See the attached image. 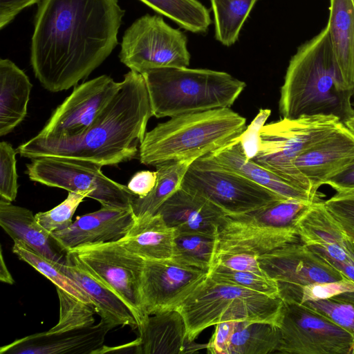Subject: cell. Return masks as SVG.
<instances>
[{"label":"cell","instance_id":"cell-37","mask_svg":"<svg viewBox=\"0 0 354 354\" xmlns=\"http://www.w3.org/2000/svg\"><path fill=\"white\" fill-rule=\"evenodd\" d=\"M302 304L331 320L354 337V291Z\"/></svg>","mask_w":354,"mask_h":354},{"label":"cell","instance_id":"cell-6","mask_svg":"<svg viewBox=\"0 0 354 354\" xmlns=\"http://www.w3.org/2000/svg\"><path fill=\"white\" fill-rule=\"evenodd\" d=\"M283 301L208 276L176 308L192 343L207 328L223 322H260L279 326Z\"/></svg>","mask_w":354,"mask_h":354},{"label":"cell","instance_id":"cell-24","mask_svg":"<svg viewBox=\"0 0 354 354\" xmlns=\"http://www.w3.org/2000/svg\"><path fill=\"white\" fill-rule=\"evenodd\" d=\"M327 26L343 86L354 91V8L351 0H329Z\"/></svg>","mask_w":354,"mask_h":354},{"label":"cell","instance_id":"cell-14","mask_svg":"<svg viewBox=\"0 0 354 354\" xmlns=\"http://www.w3.org/2000/svg\"><path fill=\"white\" fill-rule=\"evenodd\" d=\"M122 84L102 75L75 86L37 136L48 140L80 136L102 113Z\"/></svg>","mask_w":354,"mask_h":354},{"label":"cell","instance_id":"cell-1","mask_svg":"<svg viewBox=\"0 0 354 354\" xmlns=\"http://www.w3.org/2000/svg\"><path fill=\"white\" fill-rule=\"evenodd\" d=\"M124 15L118 0H41L30 47L41 86L55 93L86 79L117 46Z\"/></svg>","mask_w":354,"mask_h":354},{"label":"cell","instance_id":"cell-27","mask_svg":"<svg viewBox=\"0 0 354 354\" xmlns=\"http://www.w3.org/2000/svg\"><path fill=\"white\" fill-rule=\"evenodd\" d=\"M0 225L13 241H21L46 257L66 263V256L53 247L50 234L41 226L30 209L0 198Z\"/></svg>","mask_w":354,"mask_h":354},{"label":"cell","instance_id":"cell-30","mask_svg":"<svg viewBox=\"0 0 354 354\" xmlns=\"http://www.w3.org/2000/svg\"><path fill=\"white\" fill-rule=\"evenodd\" d=\"M297 232L301 242L306 245L334 244L347 247L346 236L324 201L312 204L298 221Z\"/></svg>","mask_w":354,"mask_h":354},{"label":"cell","instance_id":"cell-29","mask_svg":"<svg viewBox=\"0 0 354 354\" xmlns=\"http://www.w3.org/2000/svg\"><path fill=\"white\" fill-rule=\"evenodd\" d=\"M281 332L278 326L260 322H235L227 354L278 353Z\"/></svg>","mask_w":354,"mask_h":354},{"label":"cell","instance_id":"cell-11","mask_svg":"<svg viewBox=\"0 0 354 354\" xmlns=\"http://www.w3.org/2000/svg\"><path fill=\"white\" fill-rule=\"evenodd\" d=\"M181 187L206 198L226 214L246 213L273 201L286 199L203 157L191 164Z\"/></svg>","mask_w":354,"mask_h":354},{"label":"cell","instance_id":"cell-32","mask_svg":"<svg viewBox=\"0 0 354 354\" xmlns=\"http://www.w3.org/2000/svg\"><path fill=\"white\" fill-rule=\"evenodd\" d=\"M180 27L194 32H205L212 20L208 10L198 0H140Z\"/></svg>","mask_w":354,"mask_h":354},{"label":"cell","instance_id":"cell-17","mask_svg":"<svg viewBox=\"0 0 354 354\" xmlns=\"http://www.w3.org/2000/svg\"><path fill=\"white\" fill-rule=\"evenodd\" d=\"M354 164V133L343 123L331 136L300 154L295 167L319 194V187Z\"/></svg>","mask_w":354,"mask_h":354},{"label":"cell","instance_id":"cell-2","mask_svg":"<svg viewBox=\"0 0 354 354\" xmlns=\"http://www.w3.org/2000/svg\"><path fill=\"white\" fill-rule=\"evenodd\" d=\"M122 87L102 113L80 136L48 140L37 136L20 145L17 152L33 159L53 156L116 165L134 158L153 116L150 99L141 73L124 75Z\"/></svg>","mask_w":354,"mask_h":354},{"label":"cell","instance_id":"cell-16","mask_svg":"<svg viewBox=\"0 0 354 354\" xmlns=\"http://www.w3.org/2000/svg\"><path fill=\"white\" fill-rule=\"evenodd\" d=\"M259 264L277 283L306 286L346 277L304 243H292L258 257Z\"/></svg>","mask_w":354,"mask_h":354},{"label":"cell","instance_id":"cell-43","mask_svg":"<svg viewBox=\"0 0 354 354\" xmlns=\"http://www.w3.org/2000/svg\"><path fill=\"white\" fill-rule=\"evenodd\" d=\"M270 113V109H260L252 122L241 135V144L244 153L249 159H252L257 153L259 147L260 130L265 124Z\"/></svg>","mask_w":354,"mask_h":354},{"label":"cell","instance_id":"cell-31","mask_svg":"<svg viewBox=\"0 0 354 354\" xmlns=\"http://www.w3.org/2000/svg\"><path fill=\"white\" fill-rule=\"evenodd\" d=\"M217 243L216 235L176 232L172 259L209 273L213 265Z\"/></svg>","mask_w":354,"mask_h":354},{"label":"cell","instance_id":"cell-47","mask_svg":"<svg viewBox=\"0 0 354 354\" xmlns=\"http://www.w3.org/2000/svg\"><path fill=\"white\" fill-rule=\"evenodd\" d=\"M326 185L337 194H354V164L330 178Z\"/></svg>","mask_w":354,"mask_h":354},{"label":"cell","instance_id":"cell-46","mask_svg":"<svg viewBox=\"0 0 354 354\" xmlns=\"http://www.w3.org/2000/svg\"><path fill=\"white\" fill-rule=\"evenodd\" d=\"M41 0H0V28L10 24L24 8Z\"/></svg>","mask_w":354,"mask_h":354},{"label":"cell","instance_id":"cell-18","mask_svg":"<svg viewBox=\"0 0 354 354\" xmlns=\"http://www.w3.org/2000/svg\"><path fill=\"white\" fill-rule=\"evenodd\" d=\"M132 209L102 207L78 216L66 229L50 234L53 242L65 252L83 245L118 241L134 223Z\"/></svg>","mask_w":354,"mask_h":354},{"label":"cell","instance_id":"cell-12","mask_svg":"<svg viewBox=\"0 0 354 354\" xmlns=\"http://www.w3.org/2000/svg\"><path fill=\"white\" fill-rule=\"evenodd\" d=\"M279 353L352 354L354 337L304 304L283 301Z\"/></svg>","mask_w":354,"mask_h":354},{"label":"cell","instance_id":"cell-20","mask_svg":"<svg viewBox=\"0 0 354 354\" xmlns=\"http://www.w3.org/2000/svg\"><path fill=\"white\" fill-rule=\"evenodd\" d=\"M178 233L217 236L218 225L226 214L206 198L180 187L157 212Z\"/></svg>","mask_w":354,"mask_h":354},{"label":"cell","instance_id":"cell-49","mask_svg":"<svg viewBox=\"0 0 354 354\" xmlns=\"http://www.w3.org/2000/svg\"><path fill=\"white\" fill-rule=\"evenodd\" d=\"M1 263H0V280L3 283L13 284L14 279L8 269L3 259L2 250H1Z\"/></svg>","mask_w":354,"mask_h":354},{"label":"cell","instance_id":"cell-53","mask_svg":"<svg viewBox=\"0 0 354 354\" xmlns=\"http://www.w3.org/2000/svg\"><path fill=\"white\" fill-rule=\"evenodd\" d=\"M353 98H354V95H353ZM353 105H354V99H353Z\"/></svg>","mask_w":354,"mask_h":354},{"label":"cell","instance_id":"cell-3","mask_svg":"<svg viewBox=\"0 0 354 354\" xmlns=\"http://www.w3.org/2000/svg\"><path fill=\"white\" fill-rule=\"evenodd\" d=\"M339 75L326 26L300 45L290 59L279 102L283 118L334 115L344 122L354 115L352 97Z\"/></svg>","mask_w":354,"mask_h":354},{"label":"cell","instance_id":"cell-35","mask_svg":"<svg viewBox=\"0 0 354 354\" xmlns=\"http://www.w3.org/2000/svg\"><path fill=\"white\" fill-rule=\"evenodd\" d=\"M279 296L285 301L302 304L308 301L327 299L337 295L354 291V281L345 277L331 282L315 283L306 286L277 283Z\"/></svg>","mask_w":354,"mask_h":354},{"label":"cell","instance_id":"cell-19","mask_svg":"<svg viewBox=\"0 0 354 354\" xmlns=\"http://www.w3.org/2000/svg\"><path fill=\"white\" fill-rule=\"evenodd\" d=\"M112 328V326L101 320L95 325L65 332L38 333L1 346L0 353L95 354L103 346L106 334Z\"/></svg>","mask_w":354,"mask_h":354},{"label":"cell","instance_id":"cell-45","mask_svg":"<svg viewBox=\"0 0 354 354\" xmlns=\"http://www.w3.org/2000/svg\"><path fill=\"white\" fill-rule=\"evenodd\" d=\"M156 181V171L144 170L136 172L129 180L127 186L133 194L139 197H145L153 190Z\"/></svg>","mask_w":354,"mask_h":354},{"label":"cell","instance_id":"cell-7","mask_svg":"<svg viewBox=\"0 0 354 354\" xmlns=\"http://www.w3.org/2000/svg\"><path fill=\"white\" fill-rule=\"evenodd\" d=\"M314 203L280 199L239 214H225L217 232L215 252L261 256L299 242L297 223Z\"/></svg>","mask_w":354,"mask_h":354},{"label":"cell","instance_id":"cell-36","mask_svg":"<svg viewBox=\"0 0 354 354\" xmlns=\"http://www.w3.org/2000/svg\"><path fill=\"white\" fill-rule=\"evenodd\" d=\"M56 290L59 301V318L49 332L61 333L94 325L93 315L97 313L93 304L84 302L58 287Z\"/></svg>","mask_w":354,"mask_h":354},{"label":"cell","instance_id":"cell-23","mask_svg":"<svg viewBox=\"0 0 354 354\" xmlns=\"http://www.w3.org/2000/svg\"><path fill=\"white\" fill-rule=\"evenodd\" d=\"M138 329L140 344L137 353H185L187 328L177 309L148 316Z\"/></svg>","mask_w":354,"mask_h":354},{"label":"cell","instance_id":"cell-8","mask_svg":"<svg viewBox=\"0 0 354 354\" xmlns=\"http://www.w3.org/2000/svg\"><path fill=\"white\" fill-rule=\"evenodd\" d=\"M334 115L304 116L282 119L264 124L259 133V147L251 160L290 185L312 193L309 182L295 167L302 153L335 132L343 124Z\"/></svg>","mask_w":354,"mask_h":354},{"label":"cell","instance_id":"cell-26","mask_svg":"<svg viewBox=\"0 0 354 354\" xmlns=\"http://www.w3.org/2000/svg\"><path fill=\"white\" fill-rule=\"evenodd\" d=\"M175 229L169 227L156 213L136 218L119 241L130 252L145 259L172 258Z\"/></svg>","mask_w":354,"mask_h":354},{"label":"cell","instance_id":"cell-51","mask_svg":"<svg viewBox=\"0 0 354 354\" xmlns=\"http://www.w3.org/2000/svg\"><path fill=\"white\" fill-rule=\"evenodd\" d=\"M344 124L354 133V115L344 121Z\"/></svg>","mask_w":354,"mask_h":354},{"label":"cell","instance_id":"cell-28","mask_svg":"<svg viewBox=\"0 0 354 354\" xmlns=\"http://www.w3.org/2000/svg\"><path fill=\"white\" fill-rule=\"evenodd\" d=\"M194 161L184 160L156 165L157 181L153 190L145 197L136 195L132 201L135 218L156 214L162 205L181 187L183 178Z\"/></svg>","mask_w":354,"mask_h":354},{"label":"cell","instance_id":"cell-33","mask_svg":"<svg viewBox=\"0 0 354 354\" xmlns=\"http://www.w3.org/2000/svg\"><path fill=\"white\" fill-rule=\"evenodd\" d=\"M257 1L210 0L214 13L216 39L227 46L234 44Z\"/></svg>","mask_w":354,"mask_h":354},{"label":"cell","instance_id":"cell-5","mask_svg":"<svg viewBox=\"0 0 354 354\" xmlns=\"http://www.w3.org/2000/svg\"><path fill=\"white\" fill-rule=\"evenodd\" d=\"M141 74L158 118L230 108L246 86L227 73L209 69L160 68Z\"/></svg>","mask_w":354,"mask_h":354},{"label":"cell","instance_id":"cell-50","mask_svg":"<svg viewBox=\"0 0 354 354\" xmlns=\"http://www.w3.org/2000/svg\"><path fill=\"white\" fill-rule=\"evenodd\" d=\"M346 246H347V251H348L349 255L351 257V258L354 261V243L351 242L350 241L348 240Z\"/></svg>","mask_w":354,"mask_h":354},{"label":"cell","instance_id":"cell-42","mask_svg":"<svg viewBox=\"0 0 354 354\" xmlns=\"http://www.w3.org/2000/svg\"><path fill=\"white\" fill-rule=\"evenodd\" d=\"M215 265L238 271L250 272L268 277L261 268L258 261V257L250 254L240 252L216 253L212 266Z\"/></svg>","mask_w":354,"mask_h":354},{"label":"cell","instance_id":"cell-4","mask_svg":"<svg viewBox=\"0 0 354 354\" xmlns=\"http://www.w3.org/2000/svg\"><path fill=\"white\" fill-rule=\"evenodd\" d=\"M246 129V119L230 108L170 118L146 132L139 148L145 165L196 160L227 145Z\"/></svg>","mask_w":354,"mask_h":354},{"label":"cell","instance_id":"cell-52","mask_svg":"<svg viewBox=\"0 0 354 354\" xmlns=\"http://www.w3.org/2000/svg\"><path fill=\"white\" fill-rule=\"evenodd\" d=\"M354 353V346H353V351H352V354Z\"/></svg>","mask_w":354,"mask_h":354},{"label":"cell","instance_id":"cell-38","mask_svg":"<svg viewBox=\"0 0 354 354\" xmlns=\"http://www.w3.org/2000/svg\"><path fill=\"white\" fill-rule=\"evenodd\" d=\"M207 276L215 281L239 286L271 297H279L277 281L253 272L215 265Z\"/></svg>","mask_w":354,"mask_h":354},{"label":"cell","instance_id":"cell-13","mask_svg":"<svg viewBox=\"0 0 354 354\" xmlns=\"http://www.w3.org/2000/svg\"><path fill=\"white\" fill-rule=\"evenodd\" d=\"M68 252L129 306L138 326L143 322L147 317L142 310L140 293L144 259L128 251L119 241L83 245Z\"/></svg>","mask_w":354,"mask_h":354},{"label":"cell","instance_id":"cell-9","mask_svg":"<svg viewBox=\"0 0 354 354\" xmlns=\"http://www.w3.org/2000/svg\"><path fill=\"white\" fill-rule=\"evenodd\" d=\"M102 166L69 158L44 156L26 165L30 180L44 185L84 194L102 207L131 209L136 196L127 187L106 176Z\"/></svg>","mask_w":354,"mask_h":354},{"label":"cell","instance_id":"cell-22","mask_svg":"<svg viewBox=\"0 0 354 354\" xmlns=\"http://www.w3.org/2000/svg\"><path fill=\"white\" fill-rule=\"evenodd\" d=\"M61 270L75 280L95 306L101 320L115 328L129 326L138 328V322L129 306L111 288L94 277L71 252H66Z\"/></svg>","mask_w":354,"mask_h":354},{"label":"cell","instance_id":"cell-21","mask_svg":"<svg viewBox=\"0 0 354 354\" xmlns=\"http://www.w3.org/2000/svg\"><path fill=\"white\" fill-rule=\"evenodd\" d=\"M220 167L236 172L285 198L317 203L316 195L297 188L274 173L247 158L241 144V136L223 148L203 156Z\"/></svg>","mask_w":354,"mask_h":354},{"label":"cell","instance_id":"cell-34","mask_svg":"<svg viewBox=\"0 0 354 354\" xmlns=\"http://www.w3.org/2000/svg\"><path fill=\"white\" fill-rule=\"evenodd\" d=\"M13 241L12 252L19 259L33 267L53 282L56 287L63 289L84 302L93 304L81 286L61 270L62 263L46 257L21 241L14 240Z\"/></svg>","mask_w":354,"mask_h":354},{"label":"cell","instance_id":"cell-40","mask_svg":"<svg viewBox=\"0 0 354 354\" xmlns=\"http://www.w3.org/2000/svg\"><path fill=\"white\" fill-rule=\"evenodd\" d=\"M17 150L6 141L0 142V198L12 202L18 192Z\"/></svg>","mask_w":354,"mask_h":354},{"label":"cell","instance_id":"cell-41","mask_svg":"<svg viewBox=\"0 0 354 354\" xmlns=\"http://www.w3.org/2000/svg\"><path fill=\"white\" fill-rule=\"evenodd\" d=\"M347 239L354 243V194H337L324 201Z\"/></svg>","mask_w":354,"mask_h":354},{"label":"cell","instance_id":"cell-15","mask_svg":"<svg viewBox=\"0 0 354 354\" xmlns=\"http://www.w3.org/2000/svg\"><path fill=\"white\" fill-rule=\"evenodd\" d=\"M207 275L172 258L144 259L140 285L143 314L148 317L176 309Z\"/></svg>","mask_w":354,"mask_h":354},{"label":"cell","instance_id":"cell-10","mask_svg":"<svg viewBox=\"0 0 354 354\" xmlns=\"http://www.w3.org/2000/svg\"><path fill=\"white\" fill-rule=\"evenodd\" d=\"M185 35L158 15H145L124 32L120 62L131 71L142 73L160 68H183L189 64Z\"/></svg>","mask_w":354,"mask_h":354},{"label":"cell","instance_id":"cell-39","mask_svg":"<svg viewBox=\"0 0 354 354\" xmlns=\"http://www.w3.org/2000/svg\"><path fill=\"white\" fill-rule=\"evenodd\" d=\"M86 197L84 194L68 192L63 202L48 211L37 213L35 218L50 234L64 230L73 223V216Z\"/></svg>","mask_w":354,"mask_h":354},{"label":"cell","instance_id":"cell-25","mask_svg":"<svg viewBox=\"0 0 354 354\" xmlns=\"http://www.w3.org/2000/svg\"><path fill=\"white\" fill-rule=\"evenodd\" d=\"M32 84L8 59L0 60V136L12 132L25 118Z\"/></svg>","mask_w":354,"mask_h":354},{"label":"cell","instance_id":"cell-48","mask_svg":"<svg viewBox=\"0 0 354 354\" xmlns=\"http://www.w3.org/2000/svg\"><path fill=\"white\" fill-rule=\"evenodd\" d=\"M139 344L140 340L138 337L133 342L118 346L109 347L103 345L100 348L95 351V354H104L107 353H130L132 351L137 353Z\"/></svg>","mask_w":354,"mask_h":354},{"label":"cell","instance_id":"cell-44","mask_svg":"<svg viewBox=\"0 0 354 354\" xmlns=\"http://www.w3.org/2000/svg\"><path fill=\"white\" fill-rule=\"evenodd\" d=\"M235 328V322H223L215 325L212 338L206 344L208 353L227 354L231 338Z\"/></svg>","mask_w":354,"mask_h":354},{"label":"cell","instance_id":"cell-54","mask_svg":"<svg viewBox=\"0 0 354 354\" xmlns=\"http://www.w3.org/2000/svg\"><path fill=\"white\" fill-rule=\"evenodd\" d=\"M354 354V353H353Z\"/></svg>","mask_w":354,"mask_h":354}]
</instances>
